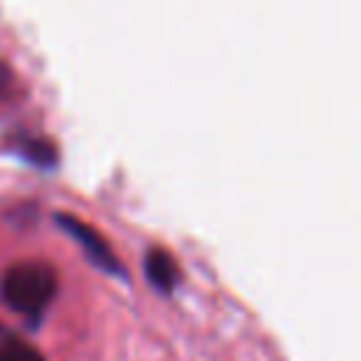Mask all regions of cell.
Here are the masks:
<instances>
[{"instance_id": "cell-3", "label": "cell", "mask_w": 361, "mask_h": 361, "mask_svg": "<svg viewBox=\"0 0 361 361\" xmlns=\"http://www.w3.org/2000/svg\"><path fill=\"white\" fill-rule=\"evenodd\" d=\"M144 271H147V279L152 282V288H158L161 293H169L178 285V262L164 248H149L147 251Z\"/></svg>"}, {"instance_id": "cell-5", "label": "cell", "mask_w": 361, "mask_h": 361, "mask_svg": "<svg viewBox=\"0 0 361 361\" xmlns=\"http://www.w3.org/2000/svg\"><path fill=\"white\" fill-rule=\"evenodd\" d=\"M0 361H45V358H42V353H39L34 344H28L25 338H20V336H6V338L0 341Z\"/></svg>"}, {"instance_id": "cell-6", "label": "cell", "mask_w": 361, "mask_h": 361, "mask_svg": "<svg viewBox=\"0 0 361 361\" xmlns=\"http://www.w3.org/2000/svg\"><path fill=\"white\" fill-rule=\"evenodd\" d=\"M14 93V76L6 65H0V99H8Z\"/></svg>"}, {"instance_id": "cell-4", "label": "cell", "mask_w": 361, "mask_h": 361, "mask_svg": "<svg viewBox=\"0 0 361 361\" xmlns=\"http://www.w3.org/2000/svg\"><path fill=\"white\" fill-rule=\"evenodd\" d=\"M14 147H17V152L23 158H28V161H34L39 166H54L56 164V147L48 138L20 133V135H14Z\"/></svg>"}, {"instance_id": "cell-2", "label": "cell", "mask_w": 361, "mask_h": 361, "mask_svg": "<svg viewBox=\"0 0 361 361\" xmlns=\"http://www.w3.org/2000/svg\"><path fill=\"white\" fill-rule=\"evenodd\" d=\"M56 223L62 226V231H68V234L85 248V254L90 257L93 265H99V268L107 271V274L124 276V265L116 259L113 248L104 243V237H102L93 226H87L85 220H79V217H73V214H56Z\"/></svg>"}, {"instance_id": "cell-1", "label": "cell", "mask_w": 361, "mask_h": 361, "mask_svg": "<svg viewBox=\"0 0 361 361\" xmlns=\"http://www.w3.org/2000/svg\"><path fill=\"white\" fill-rule=\"evenodd\" d=\"M3 299L23 316H39L56 296V271L45 262H17L3 274Z\"/></svg>"}]
</instances>
